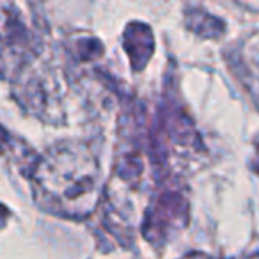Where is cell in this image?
<instances>
[{
	"label": "cell",
	"instance_id": "obj_1",
	"mask_svg": "<svg viewBox=\"0 0 259 259\" xmlns=\"http://www.w3.org/2000/svg\"><path fill=\"white\" fill-rule=\"evenodd\" d=\"M30 176L41 197L68 215L89 213L100 197L101 167L82 142L52 146L36 160Z\"/></svg>",
	"mask_w": 259,
	"mask_h": 259
},
{
	"label": "cell",
	"instance_id": "obj_2",
	"mask_svg": "<svg viewBox=\"0 0 259 259\" xmlns=\"http://www.w3.org/2000/svg\"><path fill=\"white\" fill-rule=\"evenodd\" d=\"M13 96L29 114L37 115L41 121H57L61 110L57 83L48 73L34 69L30 64L20 68L13 75Z\"/></svg>",
	"mask_w": 259,
	"mask_h": 259
},
{
	"label": "cell",
	"instance_id": "obj_3",
	"mask_svg": "<svg viewBox=\"0 0 259 259\" xmlns=\"http://www.w3.org/2000/svg\"><path fill=\"white\" fill-rule=\"evenodd\" d=\"M122 48L135 73L142 71L155 54V36L148 23L132 22L122 32Z\"/></svg>",
	"mask_w": 259,
	"mask_h": 259
},
{
	"label": "cell",
	"instance_id": "obj_4",
	"mask_svg": "<svg viewBox=\"0 0 259 259\" xmlns=\"http://www.w3.org/2000/svg\"><path fill=\"white\" fill-rule=\"evenodd\" d=\"M183 20L187 30L202 39H220L226 34V23L201 8H188Z\"/></svg>",
	"mask_w": 259,
	"mask_h": 259
},
{
	"label": "cell",
	"instance_id": "obj_5",
	"mask_svg": "<svg viewBox=\"0 0 259 259\" xmlns=\"http://www.w3.org/2000/svg\"><path fill=\"white\" fill-rule=\"evenodd\" d=\"M71 57L78 62H93L103 55V45L98 41L96 37H82V39H75L71 47Z\"/></svg>",
	"mask_w": 259,
	"mask_h": 259
}]
</instances>
